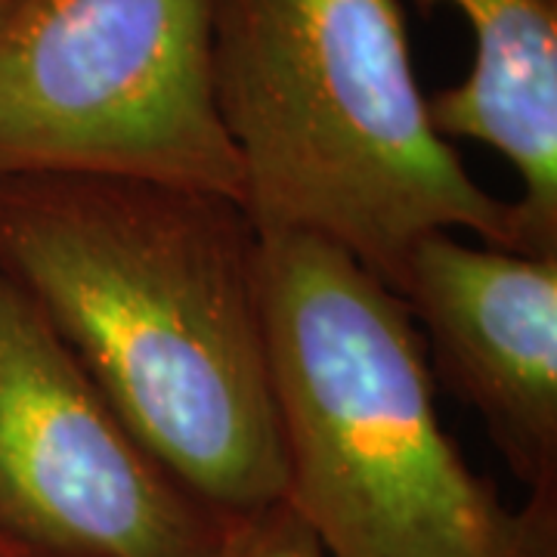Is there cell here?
I'll use <instances>...</instances> for the list:
<instances>
[{
	"instance_id": "obj_1",
	"label": "cell",
	"mask_w": 557,
	"mask_h": 557,
	"mask_svg": "<svg viewBox=\"0 0 557 557\" xmlns=\"http://www.w3.org/2000/svg\"><path fill=\"white\" fill-rule=\"evenodd\" d=\"M0 273L223 518L285 498L260 236L230 196L109 174L0 180Z\"/></svg>"
},
{
	"instance_id": "obj_2",
	"label": "cell",
	"mask_w": 557,
	"mask_h": 557,
	"mask_svg": "<svg viewBox=\"0 0 557 557\" xmlns=\"http://www.w3.org/2000/svg\"><path fill=\"white\" fill-rule=\"evenodd\" d=\"M211 78L258 236L329 242L394 292L431 233L518 251L515 205L431 121L397 0H214Z\"/></svg>"
},
{
	"instance_id": "obj_3",
	"label": "cell",
	"mask_w": 557,
	"mask_h": 557,
	"mask_svg": "<svg viewBox=\"0 0 557 557\" xmlns=\"http://www.w3.org/2000/svg\"><path fill=\"white\" fill-rule=\"evenodd\" d=\"M285 505L325 557L557 552V498L515 511L446 434L406 300L313 236H260Z\"/></svg>"
},
{
	"instance_id": "obj_4",
	"label": "cell",
	"mask_w": 557,
	"mask_h": 557,
	"mask_svg": "<svg viewBox=\"0 0 557 557\" xmlns=\"http://www.w3.org/2000/svg\"><path fill=\"white\" fill-rule=\"evenodd\" d=\"M211 35L214 0H16L0 25V180L109 174L242 205Z\"/></svg>"
},
{
	"instance_id": "obj_5",
	"label": "cell",
	"mask_w": 557,
	"mask_h": 557,
	"mask_svg": "<svg viewBox=\"0 0 557 557\" xmlns=\"http://www.w3.org/2000/svg\"><path fill=\"white\" fill-rule=\"evenodd\" d=\"M226 520L139 443L0 273V533L44 557H208Z\"/></svg>"
},
{
	"instance_id": "obj_6",
	"label": "cell",
	"mask_w": 557,
	"mask_h": 557,
	"mask_svg": "<svg viewBox=\"0 0 557 557\" xmlns=\"http://www.w3.org/2000/svg\"><path fill=\"white\" fill-rule=\"evenodd\" d=\"M397 295L431 372L468 409L530 498H557V255L418 239Z\"/></svg>"
},
{
	"instance_id": "obj_7",
	"label": "cell",
	"mask_w": 557,
	"mask_h": 557,
	"mask_svg": "<svg viewBox=\"0 0 557 557\" xmlns=\"http://www.w3.org/2000/svg\"><path fill=\"white\" fill-rule=\"evenodd\" d=\"M456 10L471 28L468 75L428 97L446 139H474L520 180L518 251L557 255V0H416Z\"/></svg>"
},
{
	"instance_id": "obj_8",
	"label": "cell",
	"mask_w": 557,
	"mask_h": 557,
	"mask_svg": "<svg viewBox=\"0 0 557 557\" xmlns=\"http://www.w3.org/2000/svg\"><path fill=\"white\" fill-rule=\"evenodd\" d=\"M208 557H325L300 518L276 502L251 515L226 520L218 548Z\"/></svg>"
},
{
	"instance_id": "obj_9",
	"label": "cell",
	"mask_w": 557,
	"mask_h": 557,
	"mask_svg": "<svg viewBox=\"0 0 557 557\" xmlns=\"http://www.w3.org/2000/svg\"><path fill=\"white\" fill-rule=\"evenodd\" d=\"M0 557H44V555H38V552H32V548H25V545H20V542H13V539L0 533Z\"/></svg>"
},
{
	"instance_id": "obj_10",
	"label": "cell",
	"mask_w": 557,
	"mask_h": 557,
	"mask_svg": "<svg viewBox=\"0 0 557 557\" xmlns=\"http://www.w3.org/2000/svg\"><path fill=\"white\" fill-rule=\"evenodd\" d=\"M13 3H16V0H0V25L7 20V13L13 10Z\"/></svg>"
},
{
	"instance_id": "obj_11",
	"label": "cell",
	"mask_w": 557,
	"mask_h": 557,
	"mask_svg": "<svg viewBox=\"0 0 557 557\" xmlns=\"http://www.w3.org/2000/svg\"><path fill=\"white\" fill-rule=\"evenodd\" d=\"M530 557H557V552H536V555Z\"/></svg>"
}]
</instances>
